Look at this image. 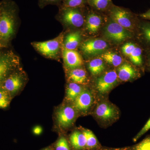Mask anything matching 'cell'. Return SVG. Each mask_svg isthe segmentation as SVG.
<instances>
[{
    "mask_svg": "<svg viewBox=\"0 0 150 150\" xmlns=\"http://www.w3.org/2000/svg\"><path fill=\"white\" fill-rule=\"evenodd\" d=\"M14 9L10 3L0 4V37L7 40L14 32Z\"/></svg>",
    "mask_w": 150,
    "mask_h": 150,
    "instance_id": "1",
    "label": "cell"
},
{
    "mask_svg": "<svg viewBox=\"0 0 150 150\" xmlns=\"http://www.w3.org/2000/svg\"><path fill=\"white\" fill-rule=\"evenodd\" d=\"M93 113L95 118L100 123L107 125L118 120L120 111L115 105L106 100L97 105Z\"/></svg>",
    "mask_w": 150,
    "mask_h": 150,
    "instance_id": "2",
    "label": "cell"
},
{
    "mask_svg": "<svg viewBox=\"0 0 150 150\" xmlns=\"http://www.w3.org/2000/svg\"><path fill=\"white\" fill-rule=\"evenodd\" d=\"M110 18L126 29H134V16L130 12L125 9L112 6L108 10Z\"/></svg>",
    "mask_w": 150,
    "mask_h": 150,
    "instance_id": "3",
    "label": "cell"
},
{
    "mask_svg": "<svg viewBox=\"0 0 150 150\" xmlns=\"http://www.w3.org/2000/svg\"><path fill=\"white\" fill-rule=\"evenodd\" d=\"M104 35L109 40L120 42L131 38L133 35L129 30L114 21L110 22L104 28Z\"/></svg>",
    "mask_w": 150,
    "mask_h": 150,
    "instance_id": "4",
    "label": "cell"
},
{
    "mask_svg": "<svg viewBox=\"0 0 150 150\" xmlns=\"http://www.w3.org/2000/svg\"><path fill=\"white\" fill-rule=\"evenodd\" d=\"M77 112L74 106L66 105L59 108L56 112L57 123L62 129H69L74 125L77 117Z\"/></svg>",
    "mask_w": 150,
    "mask_h": 150,
    "instance_id": "5",
    "label": "cell"
},
{
    "mask_svg": "<svg viewBox=\"0 0 150 150\" xmlns=\"http://www.w3.org/2000/svg\"><path fill=\"white\" fill-rule=\"evenodd\" d=\"M118 74L114 70L105 73L96 80V87L97 91L101 95L107 94L117 83Z\"/></svg>",
    "mask_w": 150,
    "mask_h": 150,
    "instance_id": "6",
    "label": "cell"
},
{
    "mask_svg": "<svg viewBox=\"0 0 150 150\" xmlns=\"http://www.w3.org/2000/svg\"><path fill=\"white\" fill-rule=\"evenodd\" d=\"M64 6L61 13L62 21L75 27H81L83 25L84 19L80 8Z\"/></svg>",
    "mask_w": 150,
    "mask_h": 150,
    "instance_id": "7",
    "label": "cell"
},
{
    "mask_svg": "<svg viewBox=\"0 0 150 150\" xmlns=\"http://www.w3.org/2000/svg\"><path fill=\"white\" fill-rule=\"evenodd\" d=\"M95 97L91 91L83 90L74 101V107L78 112L87 113L95 103Z\"/></svg>",
    "mask_w": 150,
    "mask_h": 150,
    "instance_id": "8",
    "label": "cell"
},
{
    "mask_svg": "<svg viewBox=\"0 0 150 150\" xmlns=\"http://www.w3.org/2000/svg\"><path fill=\"white\" fill-rule=\"evenodd\" d=\"M60 44V39L56 38L43 42H35L33 45L40 54L46 57L54 58L59 53Z\"/></svg>",
    "mask_w": 150,
    "mask_h": 150,
    "instance_id": "9",
    "label": "cell"
},
{
    "mask_svg": "<svg viewBox=\"0 0 150 150\" xmlns=\"http://www.w3.org/2000/svg\"><path fill=\"white\" fill-rule=\"evenodd\" d=\"M23 84L21 76L18 74H11L2 83L4 88L11 97L19 91Z\"/></svg>",
    "mask_w": 150,
    "mask_h": 150,
    "instance_id": "10",
    "label": "cell"
},
{
    "mask_svg": "<svg viewBox=\"0 0 150 150\" xmlns=\"http://www.w3.org/2000/svg\"><path fill=\"white\" fill-rule=\"evenodd\" d=\"M107 47V43L102 39H91L84 42L81 49L86 55H94L101 53Z\"/></svg>",
    "mask_w": 150,
    "mask_h": 150,
    "instance_id": "11",
    "label": "cell"
},
{
    "mask_svg": "<svg viewBox=\"0 0 150 150\" xmlns=\"http://www.w3.org/2000/svg\"><path fill=\"white\" fill-rule=\"evenodd\" d=\"M16 66L15 59L10 55L0 56V84L10 75Z\"/></svg>",
    "mask_w": 150,
    "mask_h": 150,
    "instance_id": "12",
    "label": "cell"
},
{
    "mask_svg": "<svg viewBox=\"0 0 150 150\" xmlns=\"http://www.w3.org/2000/svg\"><path fill=\"white\" fill-rule=\"evenodd\" d=\"M63 56L65 64L67 68L73 69L79 68L83 64L82 59L80 54L74 50L64 48Z\"/></svg>",
    "mask_w": 150,
    "mask_h": 150,
    "instance_id": "13",
    "label": "cell"
},
{
    "mask_svg": "<svg viewBox=\"0 0 150 150\" xmlns=\"http://www.w3.org/2000/svg\"><path fill=\"white\" fill-rule=\"evenodd\" d=\"M117 74L118 79L123 81L133 80L140 76L139 71L127 63L123 64L118 68Z\"/></svg>",
    "mask_w": 150,
    "mask_h": 150,
    "instance_id": "14",
    "label": "cell"
},
{
    "mask_svg": "<svg viewBox=\"0 0 150 150\" xmlns=\"http://www.w3.org/2000/svg\"><path fill=\"white\" fill-rule=\"evenodd\" d=\"M72 146L75 150H83L86 149V139L82 131H74L70 137Z\"/></svg>",
    "mask_w": 150,
    "mask_h": 150,
    "instance_id": "15",
    "label": "cell"
},
{
    "mask_svg": "<svg viewBox=\"0 0 150 150\" xmlns=\"http://www.w3.org/2000/svg\"><path fill=\"white\" fill-rule=\"evenodd\" d=\"M86 28L87 30L91 33H95L101 25L102 18L99 15L93 12H91L87 17Z\"/></svg>",
    "mask_w": 150,
    "mask_h": 150,
    "instance_id": "16",
    "label": "cell"
},
{
    "mask_svg": "<svg viewBox=\"0 0 150 150\" xmlns=\"http://www.w3.org/2000/svg\"><path fill=\"white\" fill-rule=\"evenodd\" d=\"M81 36L80 32L76 31L69 33L65 39L64 48L68 50H75L79 46L81 40Z\"/></svg>",
    "mask_w": 150,
    "mask_h": 150,
    "instance_id": "17",
    "label": "cell"
},
{
    "mask_svg": "<svg viewBox=\"0 0 150 150\" xmlns=\"http://www.w3.org/2000/svg\"><path fill=\"white\" fill-rule=\"evenodd\" d=\"M69 79L72 82L84 84L88 81L87 76L85 70L81 68L73 69L69 74Z\"/></svg>",
    "mask_w": 150,
    "mask_h": 150,
    "instance_id": "18",
    "label": "cell"
},
{
    "mask_svg": "<svg viewBox=\"0 0 150 150\" xmlns=\"http://www.w3.org/2000/svg\"><path fill=\"white\" fill-rule=\"evenodd\" d=\"M83 90L81 86L74 82L70 83L67 86L66 97L67 100L74 102L79 95Z\"/></svg>",
    "mask_w": 150,
    "mask_h": 150,
    "instance_id": "19",
    "label": "cell"
},
{
    "mask_svg": "<svg viewBox=\"0 0 150 150\" xmlns=\"http://www.w3.org/2000/svg\"><path fill=\"white\" fill-rule=\"evenodd\" d=\"M141 46L137 45L129 56L133 64L139 67H142L144 63L143 49Z\"/></svg>",
    "mask_w": 150,
    "mask_h": 150,
    "instance_id": "20",
    "label": "cell"
},
{
    "mask_svg": "<svg viewBox=\"0 0 150 150\" xmlns=\"http://www.w3.org/2000/svg\"><path fill=\"white\" fill-rule=\"evenodd\" d=\"M138 26L142 41L150 47V22L140 23Z\"/></svg>",
    "mask_w": 150,
    "mask_h": 150,
    "instance_id": "21",
    "label": "cell"
},
{
    "mask_svg": "<svg viewBox=\"0 0 150 150\" xmlns=\"http://www.w3.org/2000/svg\"><path fill=\"white\" fill-rule=\"evenodd\" d=\"M101 57L108 64L113 67H118L123 62V59L121 56L111 51H108L102 54Z\"/></svg>",
    "mask_w": 150,
    "mask_h": 150,
    "instance_id": "22",
    "label": "cell"
},
{
    "mask_svg": "<svg viewBox=\"0 0 150 150\" xmlns=\"http://www.w3.org/2000/svg\"><path fill=\"white\" fill-rule=\"evenodd\" d=\"M105 65L102 59L100 58L93 59L89 63L88 69L92 74L99 75L105 69Z\"/></svg>",
    "mask_w": 150,
    "mask_h": 150,
    "instance_id": "23",
    "label": "cell"
},
{
    "mask_svg": "<svg viewBox=\"0 0 150 150\" xmlns=\"http://www.w3.org/2000/svg\"><path fill=\"white\" fill-rule=\"evenodd\" d=\"M86 139V149L91 150L98 146V142L95 135L91 130L83 129L81 130Z\"/></svg>",
    "mask_w": 150,
    "mask_h": 150,
    "instance_id": "24",
    "label": "cell"
},
{
    "mask_svg": "<svg viewBox=\"0 0 150 150\" xmlns=\"http://www.w3.org/2000/svg\"><path fill=\"white\" fill-rule=\"evenodd\" d=\"M90 5L98 11H105L110 8L111 0H88Z\"/></svg>",
    "mask_w": 150,
    "mask_h": 150,
    "instance_id": "25",
    "label": "cell"
},
{
    "mask_svg": "<svg viewBox=\"0 0 150 150\" xmlns=\"http://www.w3.org/2000/svg\"><path fill=\"white\" fill-rule=\"evenodd\" d=\"M12 97L4 88L2 84H0V108L5 109L8 107Z\"/></svg>",
    "mask_w": 150,
    "mask_h": 150,
    "instance_id": "26",
    "label": "cell"
},
{
    "mask_svg": "<svg viewBox=\"0 0 150 150\" xmlns=\"http://www.w3.org/2000/svg\"><path fill=\"white\" fill-rule=\"evenodd\" d=\"M55 150H71L67 139L62 136L59 138L55 145Z\"/></svg>",
    "mask_w": 150,
    "mask_h": 150,
    "instance_id": "27",
    "label": "cell"
},
{
    "mask_svg": "<svg viewBox=\"0 0 150 150\" xmlns=\"http://www.w3.org/2000/svg\"><path fill=\"white\" fill-rule=\"evenodd\" d=\"M88 0H64V6L70 8L81 7Z\"/></svg>",
    "mask_w": 150,
    "mask_h": 150,
    "instance_id": "28",
    "label": "cell"
},
{
    "mask_svg": "<svg viewBox=\"0 0 150 150\" xmlns=\"http://www.w3.org/2000/svg\"><path fill=\"white\" fill-rule=\"evenodd\" d=\"M133 150H150V136L136 145Z\"/></svg>",
    "mask_w": 150,
    "mask_h": 150,
    "instance_id": "29",
    "label": "cell"
},
{
    "mask_svg": "<svg viewBox=\"0 0 150 150\" xmlns=\"http://www.w3.org/2000/svg\"><path fill=\"white\" fill-rule=\"evenodd\" d=\"M137 44L132 42H129L124 44L122 47V52L124 55L129 57L131 52L137 46Z\"/></svg>",
    "mask_w": 150,
    "mask_h": 150,
    "instance_id": "30",
    "label": "cell"
},
{
    "mask_svg": "<svg viewBox=\"0 0 150 150\" xmlns=\"http://www.w3.org/2000/svg\"><path fill=\"white\" fill-rule=\"evenodd\" d=\"M149 129H150V118L144 127H143V128L141 129V131L137 134V136L134 137V139H133L134 142H137V140L140 139L143 135H144L145 133H146L148 131H149Z\"/></svg>",
    "mask_w": 150,
    "mask_h": 150,
    "instance_id": "31",
    "label": "cell"
},
{
    "mask_svg": "<svg viewBox=\"0 0 150 150\" xmlns=\"http://www.w3.org/2000/svg\"><path fill=\"white\" fill-rule=\"evenodd\" d=\"M139 16L144 19L150 21V9L149 10L142 14H140Z\"/></svg>",
    "mask_w": 150,
    "mask_h": 150,
    "instance_id": "32",
    "label": "cell"
},
{
    "mask_svg": "<svg viewBox=\"0 0 150 150\" xmlns=\"http://www.w3.org/2000/svg\"><path fill=\"white\" fill-rule=\"evenodd\" d=\"M62 0H40L42 5H46L47 4H57Z\"/></svg>",
    "mask_w": 150,
    "mask_h": 150,
    "instance_id": "33",
    "label": "cell"
},
{
    "mask_svg": "<svg viewBox=\"0 0 150 150\" xmlns=\"http://www.w3.org/2000/svg\"><path fill=\"white\" fill-rule=\"evenodd\" d=\"M41 131V129L40 127H35L34 129V132L35 134H40Z\"/></svg>",
    "mask_w": 150,
    "mask_h": 150,
    "instance_id": "34",
    "label": "cell"
},
{
    "mask_svg": "<svg viewBox=\"0 0 150 150\" xmlns=\"http://www.w3.org/2000/svg\"><path fill=\"white\" fill-rule=\"evenodd\" d=\"M147 65L148 68H149V69L150 70V54L148 56L147 58Z\"/></svg>",
    "mask_w": 150,
    "mask_h": 150,
    "instance_id": "35",
    "label": "cell"
},
{
    "mask_svg": "<svg viewBox=\"0 0 150 150\" xmlns=\"http://www.w3.org/2000/svg\"><path fill=\"white\" fill-rule=\"evenodd\" d=\"M108 150H125L121 149H115Z\"/></svg>",
    "mask_w": 150,
    "mask_h": 150,
    "instance_id": "36",
    "label": "cell"
},
{
    "mask_svg": "<svg viewBox=\"0 0 150 150\" xmlns=\"http://www.w3.org/2000/svg\"><path fill=\"white\" fill-rule=\"evenodd\" d=\"M43 150H50V149H44Z\"/></svg>",
    "mask_w": 150,
    "mask_h": 150,
    "instance_id": "37",
    "label": "cell"
}]
</instances>
